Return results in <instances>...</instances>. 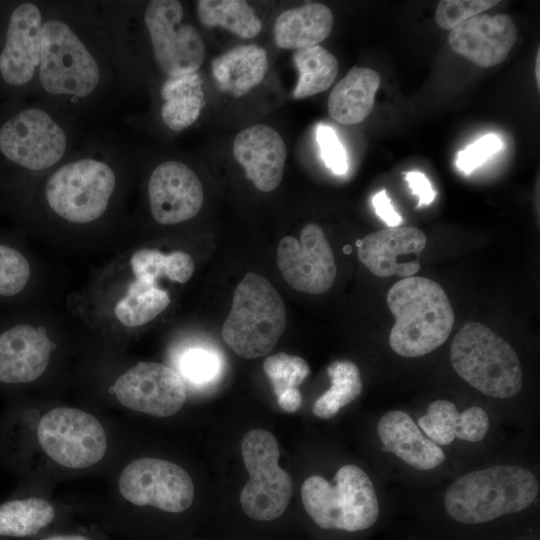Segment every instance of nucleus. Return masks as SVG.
<instances>
[{
    "mask_svg": "<svg viewBox=\"0 0 540 540\" xmlns=\"http://www.w3.org/2000/svg\"><path fill=\"white\" fill-rule=\"evenodd\" d=\"M133 86L101 1L44 0L31 99L100 126L124 109Z\"/></svg>",
    "mask_w": 540,
    "mask_h": 540,
    "instance_id": "obj_1",
    "label": "nucleus"
},
{
    "mask_svg": "<svg viewBox=\"0 0 540 540\" xmlns=\"http://www.w3.org/2000/svg\"><path fill=\"white\" fill-rule=\"evenodd\" d=\"M136 157L126 132L92 126L54 168L1 193L0 206L17 214L45 210L49 217L75 226L94 224L110 214Z\"/></svg>",
    "mask_w": 540,
    "mask_h": 540,
    "instance_id": "obj_2",
    "label": "nucleus"
},
{
    "mask_svg": "<svg viewBox=\"0 0 540 540\" xmlns=\"http://www.w3.org/2000/svg\"><path fill=\"white\" fill-rule=\"evenodd\" d=\"M92 126L36 99L0 103V194L48 172Z\"/></svg>",
    "mask_w": 540,
    "mask_h": 540,
    "instance_id": "obj_3",
    "label": "nucleus"
},
{
    "mask_svg": "<svg viewBox=\"0 0 540 540\" xmlns=\"http://www.w3.org/2000/svg\"><path fill=\"white\" fill-rule=\"evenodd\" d=\"M118 49L143 44L155 68L166 78L199 71L205 60V44L198 29L185 18L178 0L146 3L101 1Z\"/></svg>",
    "mask_w": 540,
    "mask_h": 540,
    "instance_id": "obj_4",
    "label": "nucleus"
},
{
    "mask_svg": "<svg viewBox=\"0 0 540 540\" xmlns=\"http://www.w3.org/2000/svg\"><path fill=\"white\" fill-rule=\"evenodd\" d=\"M395 317L390 331L392 350L403 357H420L440 347L450 335L455 315L443 288L419 276L396 282L387 294Z\"/></svg>",
    "mask_w": 540,
    "mask_h": 540,
    "instance_id": "obj_5",
    "label": "nucleus"
},
{
    "mask_svg": "<svg viewBox=\"0 0 540 540\" xmlns=\"http://www.w3.org/2000/svg\"><path fill=\"white\" fill-rule=\"evenodd\" d=\"M538 493L539 482L531 471L500 464L454 481L445 493L444 507L460 523L481 524L526 509Z\"/></svg>",
    "mask_w": 540,
    "mask_h": 540,
    "instance_id": "obj_6",
    "label": "nucleus"
},
{
    "mask_svg": "<svg viewBox=\"0 0 540 540\" xmlns=\"http://www.w3.org/2000/svg\"><path fill=\"white\" fill-rule=\"evenodd\" d=\"M286 326L284 302L263 276L249 272L236 286L231 310L222 327L224 342L240 357L267 355Z\"/></svg>",
    "mask_w": 540,
    "mask_h": 540,
    "instance_id": "obj_7",
    "label": "nucleus"
},
{
    "mask_svg": "<svg viewBox=\"0 0 540 540\" xmlns=\"http://www.w3.org/2000/svg\"><path fill=\"white\" fill-rule=\"evenodd\" d=\"M44 0H0V99H30L40 63Z\"/></svg>",
    "mask_w": 540,
    "mask_h": 540,
    "instance_id": "obj_8",
    "label": "nucleus"
},
{
    "mask_svg": "<svg viewBox=\"0 0 540 540\" xmlns=\"http://www.w3.org/2000/svg\"><path fill=\"white\" fill-rule=\"evenodd\" d=\"M450 361L463 380L486 396L507 399L522 388L516 352L482 323L467 322L460 328L451 344Z\"/></svg>",
    "mask_w": 540,
    "mask_h": 540,
    "instance_id": "obj_9",
    "label": "nucleus"
},
{
    "mask_svg": "<svg viewBox=\"0 0 540 540\" xmlns=\"http://www.w3.org/2000/svg\"><path fill=\"white\" fill-rule=\"evenodd\" d=\"M303 506L323 529L356 532L371 527L379 516V503L369 476L356 465L342 466L329 483L308 477L301 487Z\"/></svg>",
    "mask_w": 540,
    "mask_h": 540,
    "instance_id": "obj_10",
    "label": "nucleus"
},
{
    "mask_svg": "<svg viewBox=\"0 0 540 540\" xmlns=\"http://www.w3.org/2000/svg\"><path fill=\"white\" fill-rule=\"evenodd\" d=\"M241 447L249 474L240 494L243 511L258 521L279 518L291 499L292 480L279 466L277 440L266 430L254 429L244 436Z\"/></svg>",
    "mask_w": 540,
    "mask_h": 540,
    "instance_id": "obj_11",
    "label": "nucleus"
},
{
    "mask_svg": "<svg viewBox=\"0 0 540 540\" xmlns=\"http://www.w3.org/2000/svg\"><path fill=\"white\" fill-rule=\"evenodd\" d=\"M37 440L55 463L84 469L100 462L107 451V435L92 414L73 407H56L40 418Z\"/></svg>",
    "mask_w": 540,
    "mask_h": 540,
    "instance_id": "obj_12",
    "label": "nucleus"
},
{
    "mask_svg": "<svg viewBox=\"0 0 540 540\" xmlns=\"http://www.w3.org/2000/svg\"><path fill=\"white\" fill-rule=\"evenodd\" d=\"M118 488L122 498L134 506L174 514L187 510L194 500L190 475L179 465L158 458L130 462L119 476Z\"/></svg>",
    "mask_w": 540,
    "mask_h": 540,
    "instance_id": "obj_13",
    "label": "nucleus"
},
{
    "mask_svg": "<svg viewBox=\"0 0 540 540\" xmlns=\"http://www.w3.org/2000/svg\"><path fill=\"white\" fill-rule=\"evenodd\" d=\"M113 392L122 406L156 417L176 414L186 401L180 375L157 362H139L129 368L118 377Z\"/></svg>",
    "mask_w": 540,
    "mask_h": 540,
    "instance_id": "obj_14",
    "label": "nucleus"
},
{
    "mask_svg": "<svg viewBox=\"0 0 540 540\" xmlns=\"http://www.w3.org/2000/svg\"><path fill=\"white\" fill-rule=\"evenodd\" d=\"M277 263L288 284L304 293H324L336 278L332 249L322 228L313 223L302 229L300 240L292 236L281 239Z\"/></svg>",
    "mask_w": 540,
    "mask_h": 540,
    "instance_id": "obj_15",
    "label": "nucleus"
},
{
    "mask_svg": "<svg viewBox=\"0 0 540 540\" xmlns=\"http://www.w3.org/2000/svg\"><path fill=\"white\" fill-rule=\"evenodd\" d=\"M147 200L152 218L161 225H175L194 218L204 202L203 185L183 161L157 163L147 179Z\"/></svg>",
    "mask_w": 540,
    "mask_h": 540,
    "instance_id": "obj_16",
    "label": "nucleus"
},
{
    "mask_svg": "<svg viewBox=\"0 0 540 540\" xmlns=\"http://www.w3.org/2000/svg\"><path fill=\"white\" fill-rule=\"evenodd\" d=\"M425 245L426 236L416 227H389L357 241L360 261L378 277L414 276Z\"/></svg>",
    "mask_w": 540,
    "mask_h": 540,
    "instance_id": "obj_17",
    "label": "nucleus"
},
{
    "mask_svg": "<svg viewBox=\"0 0 540 540\" xmlns=\"http://www.w3.org/2000/svg\"><path fill=\"white\" fill-rule=\"evenodd\" d=\"M517 38V27L506 14L476 15L448 35L451 48L477 66L488 68L503 62Z\"/></svg>",
    "mask_w": 540,
    "mask_h": 540,
    "instance_id": "obj_18",
    "label": "nucleus"
},
{
    "mask_svg": "<svg viewBox=\"0 0 540 540\" xmlns=\"http://www.w3.org/2000/svg\"><path fill=\"white\" fill-rule=\"evenodd\" d=\"M233 155L258 190L270 192L281 183L287 151L282 137L272 127L255 124L239 132Z\"/></svg>",
    "mask_w": 540,
    "mask_h": 540,
    "instance_id": "obj_19",
    "label": "nucleus"
},
{
    "mask_svg": "<svg viewBox=\"0 0 540 540\" xmlns=\"http://www.w3.org/2000/svg\"><path fill=\"white\" fill-rule=\"evenodd\" d=\"M377 432L382 450L393 453L418 470H432L445 460L440 446L424 436L411 416L401 410L385 413L378 422Z\"/></svg>",
    "mask_w": 540,
    "mask_h": 540,
    "instance_id": "obj_20",
    "label": "nucleus"
},
{
    "mask_svg": "<svg viewBox=\"0 0 540 540\" xmlns=\"http://www.w3.org/2000/svg\"><path fill=\"white\" fill-rule=\"evenodd\" d=\"M418 427L438 446L451 444L456 438L479 442L489 429L488 414L478 406L458 412L454 403L439 399L432 402L427 412L419 417Z\"/></svg>",
    "mask_w": 540,
    "mask_h": 540,
    "instance_id": "obj_21",
    "label": "nucleus"
},
{
    "mask_svg": "<svg viewBox=\"0 0 540 540\" xmlns=\"http://www.w3.org/2000/svg\"><path fill=\"white\" fill-rule=\"evenodd\" d=\"M267 70V53L254 44L236 46L211 63V73L218 89L235 98L256 87Z\"/></svg>",
    "mask_w": 540,
    "mask_h": 540,
    "instance_id": "obj_22",
    "label": "nucleus"
},
{
    "mask_svg": "<svg viewBox=\"0 0 540 540\" xmlns=\"http://www.w3.org/2000/svg\"><path fill=\"white\" fill-rule=\"evenodd\" d=\"M334 17L321 3H307L282 12L274 24V39L282 49H304L318 45L332 31Z\"/></svg>",
    "mask_w": 540,
    "mask_h": 540,
    "instance_id": "obj_23",
    "label": "nucleus"
},
{
    "mask_svg": "<svg viewBox=\"0 0 540 540\" xmlns=\"http://www.w3.org/2000/svg\"><path fill=\"white\" fill-rule=\"evenodd\" d=\"M379 84L378 72L369 68L352 67L329 95L330 116L345 125L362 122L374 107Z\"/></svg>",
    "mask_w": 540,
    "mask_h": 540,
    "instance_id": "obj_24",
    "label": "nucleus"
},
{
    "mask_svg": "<svg viewBox=\"0 0 540 540\" xmlns=\"http://www.w3.org/2000/svg\"><path fill=\"white\" fill-rule=\"evenodd\" d=\"M159 95L162 100L160 118L172 132L183 131L194 124L206 104L199 72L164 79Z\"/></svg>",
    "mask_w": 540,
    "mask_h": 540,
    "instance_id": "obj_25",
    "label": "nucleus"
},
{
    "mask_svg": "<svg viewBox=\"0 0 540 540\" xmlns=\"http://www.w3.org/2000/svg\"><path fill=\"white\" fill-rule=\"evenodd\" d=\"M133 280L118 299L114 314L125 327H139L154 320L170 304L166 290L159 286L158 278L132 270Z\"/></svg>",
    "mask_w": 540,
    "mask_h": 540,
    "instance_id": "obj_26",
    "label": "nucleus"
},
{
    "mask_svg": "<svg viewBox=\"0 0 540 540\" xmlns=\"http://www.w3.org/2000/svg\"><path fill=\"white\" fill-rule=\"evenodd\" d=\"M58 520L55 506L40 497L14 499L0 504V537L37 538Z\"/></svg>",
    "mask_w": 540,
    "mask_h": 540,
    "instance_id": "obj_27",
    "label": "nucleus"
},
{
    "mask_svg": "<svg viewBox=\"0 0 540 540\" xmlns=\"http://www.w3.org/2000/svg\"><path fill=\"white\" fill-rule=\"evenodd\" d=\"M196 13L204 26H219L244 39L254 38L262 29L254 9L243 0H199Z\"/></svg>",
    "mask_w": 540,
    "mask_h": 540,
    "instance_id": "obj_28",
    "label": "nucleus"
},
{
    "mask_svg": "<svg viewBox=\"0 0 540 540\" xmlns=\"http://www.w3.org/2000/svg\"><path fill=\"white\" fill-rule=\"evenodd\" d=\"M294 64L299 72L295 99H303L327 90L338 73V61L320 45L295 50Z\"/></svg>",
    "mask_w": 540,
    "mask_h": 540,
    "instance_id": "obj_29",
    "label": "nucleus"
},
{
    "mask_svg": "<svg viewBox=\"0 0 540 540\" xmlns=\"http://www.w3.org/2000/svg\"><path fill=\"white\" fill-rule=\"evenodd\" d=\"M331 381L330 388L314 403L313 413L322 419H329L345 405L354 401L362 391L360 371L349 360H336L327 367Z\"/></svg>",
    "mask_w": 540,
    "mask_h": 540,
    "instance_id": "obj_30",
    "label": "nucleus"
},
{
    "mask_svg": "<svg viewBox=\"0 0 540 540\" xmlns=\"http://www.w3.org/2000/svg\"><path fill=\"white\" fill-rule=\"evenodd\" d=\"M131 270L143 272L149 276L167 278L177 283L187 282L193 275V258L186 252L175 251L164 254L157 249L141 248L130 258Z\"/></svg>",
    "mask_w": 540,
    "mask_h": 540,
    "instance_id": "obj_31",
    "label": "nucleus"
},
{
    "mask_svg": "<svg viewBox=\"0 0 540 540\" xmlns=\"http://www.w3.org/2000/svg\"><path fill=\"white\" fill-rule=\"evenodd\" d=\"M32 269L24 252L0 233V301L20 297L28 288Z\"/></svg>",
    "mask_w": 540,
    "mask_h": 540,
    "instance_id": "obj_32",
    "label": "nucleus"
},
{
    "mask_svg": "<svg viewBox=\"0 0 540 540\" xmlns=\"http://www.w3.org/2000/svg\"><path fill=\"white\" fill-rule=\"evenodd\" d=\"M263 369L277 398L297 391L298 386L310 373L309 365L304 359L284 352L267 357L263 362Z\"/></svg>",
    "mask_w": 540,
    "mask_h": 540,
    "instance_id": "obj_33",
    "label": "nucleus"
},
{
    "mask_svg": "<svg viewBox=\"0 0 540 540\" xmlns=\"http://www.w3.org/2000/svg\"><path fill=\"white\" fill-rule=\"evenodd\" d=\"M221 359L213 351L205 348L186 350L179 361L183 376L195 385L212 383L221 373Z\"/></svg>",
    "mask_w": 540,
    "mask_h": 540,
    "instance_id": "obj_34",
    "label": "nucleus"
},
{
    "mask_svg": "<svg viewBox=\"0 0 540 540\" xmlns=\"http://www.w3.org/2000/svg\"><path fill=\"white\" fill-rule=\"evenodd\" d=\"M498 3L496 0H442L437 5L435 21L442 29L452 30Z\"/></svg>",
    "mask_w": 540,
    "mask_h": 540,
    "instance_id": "obj_35",
    "label": "nucleus"
},
{
    "mask_svg": "<svg viewBox=\"0 0 540 540\" xmlns=\"http://www.w3.org/2000/svg\"><path fill=\"white\" fill-rule=\"evenodd\" d=\"M502 147L503 142L496 134H486L458 152L456 166L461 172L469 174L500 151Z\"/></svg>",
    "mask_w": 540,
    "mask_h": 540,
    "instance_id": "obj_36",
    "label": "nucleus"
},
{
    "mask_svg": "<svg viewBox=\"0 0 540 540\" xmlns=\"http://www.w3.org/2000/svg\"><path fill=\"white\" fill-rule=\"evenodd\" d=\"M316 136L325 165L335 174H344L348 169L347 155L335 131L329 126L319 125Z\"/></svg>",
    "mask_w": 540,
    "mask_h": 540,
    "instance_id": "obj_37",
    "label": "nucleus"
},
{
    "mask_svg": "<svg viewBox=\"0 0 540 540\" xmlns=\"http://www.w3.org/2000/svg\"><path fill=\"white\" fill-rule=\"evenodd\" d=\"M405 180L407 181L411 193L418 196V205L421 207L423 205H429L433 202L436 196V192L432 188V185L427 178V176L419 171H409L404 172Z\"/></svg>",
    "mask_w": 540,
    "mask_h": 540,
    "instance_id": "obj_38",
    "label": "nucleus"
},
{
    "mask_svg": "<svg viewBox=\"0 0 540 540\" xmlns=\"http://www.w3.org/2000/svg\"><path fill=\"white\" fill-rule=\"evenodd\" d=\"M372 203L376 214L389 227H398L403 222L402 217L394 209L385 189L373 196Z\"/></svg>",
    "mask_w": 540,
    "mask_h": 540,
    "instance_id": "obj_39",
    "label": "nucleus"
},
{
    "mask_svg": "<svg viewBox=\"0 0 540 540\" xmlns=\"http://www.w3.org/2000/svg\"><path fill=\"white\" fill-rule=\"evenodd\" d=\"M35 540H105L98 534L89 532H58L41 535Z\"/></svg>",
    "mask_w": 540,
    "mask_h": 540,
    "instance_id": "obj_40",
    "label": "nucleus"
},
{
    "mask_svg": "<svg viewBox=\"0 0 540 540\" xmlns=\"http://www.w3.org/2000/svg\"><path fill=\"white\" fill-rule=\"evenodd\" d=\"M535 77H536L537 85L539 88L540 87V50H538L537 57H536Z\"/></svg>",
    "mask_w": 540,
    "mask_h": 540,
    "instance_id": "obj_41",
    "label": "nucleus"
},
{
    "mask_svg": "<svg viewBox=\"0 0 540 540\" xmlns=\"http://www.w3.org/2000/svg\"><path fill=\"white\" fill-rule=\"evenodd\" d=\"M1 102H2V101H1V99H0V103H1Z\"/></svg>",
    "mask_w": 540,
    "mask_h": 540,
    "instance_id": "obj_42",
    "label": "nucleus"
}]
</instances>
